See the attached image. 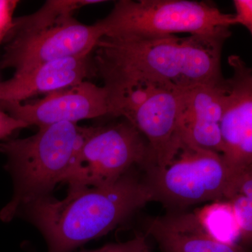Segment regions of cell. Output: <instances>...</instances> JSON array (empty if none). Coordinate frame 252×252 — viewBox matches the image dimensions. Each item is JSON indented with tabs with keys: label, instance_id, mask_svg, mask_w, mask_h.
<instances>
[{
	"label": "cell",
	"instance_id": "cell-13",
	"mask_svg": "<svg viewBox=\"0 0 252 252\" xmlns=\"http://www.w3.org/2000/svg\"><path fill=\"white\" fill-rule=\"evenodd\" d=\"M147 231L162 252H248L238 244L214 238L195 213L172 212L147 222Z\"/></svg>",
	"mask_w": 252,
	"mask_h": 252
},
{
	"label": "cell",
	"instance_id": "cell-22",
	"mask_svg": "<svg viewBox=\"0 0 252 252\" xmlns=\"http://www.w3.org/2000/svg\"><path fill=\"white\" fill-rule=\"evenodd\" d=\"M142 252H151L150 250H149V247H147V248L145 249V250H144Z\"/></svg>",
	"mask_w": 252,
	"mask_h": 252
},
{
	"label": "cell",
	"instance_id": "cell-20",
	"mask_svg": "<svg viewBox=\"0 0 252 252\" xmlns=\"http://www.w3.org/2000/svg\"><path fill=\"white\" fill-rule=\"evenodd\" d=\"M236 14L233 18L234 26L240 24L252 32V0H234L233 1Z\"/></svg>",
	"mask_w": 252,
	"mask_h": 252
},
{
	"label": "cell",
	"instance_id": "cell-2",
	"mask_svg": "<svg viewBox=\"0 0 252 252\" xmlns=\"http://www.w3.org/2000/svg\"><path fill=\"white\" fill-rule=\"evenodd\" d=\"M152 200L146 182L126 173L110 185L69 188L61 200L46 197L26 208L49 252H71L107 234Z\"/></svg>",
	"mask_w": 252,
	"mask_h": 252
},
{
	"label": "cell",
	"instance_id": "cell-5",
	"mask_svg": "<svg viewBox=\"0 0 252 252\" xmlns=\"http://www.w3.org/2000/svg\"><path fill=\"white\" fill-rule=\"evenodd\" d=\"M152 167L147 140L127 121L88 127L84 142L62 183L68 188L110 185L132 166Z\"/></svg>",
	"mask_w": 252,
	"mask_h": 252
},
{
	"label": "cell",
	"instance_id": "cell-14",
	"mask_svg": "<svg viewBox=\"0 0 252 252\" xmlns=\"http://www.w3.org/2000/svg\"><path fill=\"white\" fill-rule=\"evenodd\" d=\"M104 1L102 0H49L34 14L14 18L11 31H23L49 26L63 18L72 16L73 13L81 7Z\"/></svg>",
	"mask_w": 252,
	"mask_h": 252
},
{
	"label": "cell",
	"instance_id": "cell-4",
	"mask_svg": "<svg viewBox=\"0 0 252 252\" xmlns=\"http://www.w3.org/2000/svg\"><path fill=\"white\" fill-rule=\"evenodd\" d=\"M233 18L207 1L120 0L95 23L107 37H158L175 33L215 34L234 26Z\"/></svg>",
	"mask_w": 252,
	"mask_h": 252
},
{
	"label": "cell",
	"instance_id": "cell-16",
	"mask_svg": "<svg viewBox=\"0 0 252 252\" xmlns=\"http://www.w3.org/2000/svg\"><path fill=\"white\" fill-rule=\"evenodd\" d=\"M238 224L240 239L250 244L252 237V199L243 195H235L228 199Z\"/></svg>",
	"mask_w": 252,
	"mask_h": 252
},
{
	"label": "cell",
	"instance_id": "cell-6",
	"mask_svg": "<svg viewBox=\"0 0 252 252\" xmlns=\"http://www.w3.org/2000/svg\"><path fill=\"white\" fill-rule=\"evenodd\" d=\"M147 171L153 200L176 208L221 201L233 173L220 154L182 141L165 166Z\"/></svg>",
	"mask_w": 252,
	"mask_h": 252
},
{
	"label": "cell",
	"instance_id": "cell-18",
	"mask_svg": "<svg viewBox=\"0 0 252 252\" xmlns=\"http://www.w3.org/2000/svg\"><path fill=\"white\" fill-rule=\"evenodd\" d=\"M147 247L145 238L137 235L124 243H109L97 250L81 252H142Z\"/></svg>",
	"mask_w": 252,
	"mask_h": 252
},
{
	"label": "cell",
	"instance_id": "cell-1",
	"mask_svg": "<svg viewBox=\"0 0 252 252\" xmlns=\"http://www.w3.org/2000/svg\"><path fill=\"white\" fill-rule=\"evenodd\" d=\"M230 34L228 29L186 37L102 36L93 59L96 75L109 92L140 84L180 89L220 84L225 80L222 48Z\"/></svg>",
	"mask_w": 252,
	"mask_h": 252
},
{
	"label": "cell",
	"instance_id": "cell-10",
	"mask_svg": "<svg viewBox=\"0 0 252 252\" xmlns=\"http://www.w3.org/2000/svg\"><path fill=\"white\" fill-rule=\"evenodd\" d=\"M185 90L172 87L158 89L128 122L147 140L153 163L152 167L165 166L180 149V125Z\"/></svg>",
	"mask_w": 252,
	"mask_h": 252
},
{
	"label": "cell",
	"instance_id": "cell-7",
	"mask_svg": "<svg viewBox=\"0 0 252 252\" xmlns=\"http://www.w3.org/2000/svg\"><path fill=\"white\" fill-rule=\"evenodd\" d=\"M102 36L96 23L84 24L73 16L42 27L11 31L4 41L0 67L18 73L49 61L92 54Z\"/></svg>",
	"mask_w": 252,
	"mask_h": 252
},
{
	"label": "cell",
	"instance_id": "cell-11",
	"mask_svg": "<svg viewBox=\"0 0 252 252\" xmlns=\"http://www.w3.org/2000/svg\"><path fill=\"white\" fill-rule=\"evenodd\" d=\"M91 54L56 60L14 73L0 82V103H22L39 94L77 85L96 75Z\"/></svg>",
	"mask_w": 252,
	"mask_h": 252
},
{
	"label": "cell",
	"instance_id": "cell-3",
	"mask_svg": "<svg viewBox=\"0 0 252 252\" xmlns=\"http://www.w3.org/2000/svg\"><path fill=\"white\" fill-rule=\"evenodd\" d=\"M87 130L77 123H59L39 127L31 137L0 143L14 182V196L0 212L1 220L9 221L23 207L51 196L72 166Z\"/></svg>",
	"mask_w": 252,
	"mask_h": 252
},
{
	"label": "cell",
	"instance_id": "cell-9",
	"mask_svg": "<svg viewBox=\"0 0 252 252\" xmlns=\"http://www.w3.org/2000/svg\"><path fill=\"white\" fill-rule=\"evenodd\" d=\"M0 108L28 126L38 127L63 122L78 124L112 113L107 88L87 81L31 103H0Z\"/></svg>",
	"mask_w": 252,
	"mask_h": 252
},
{
	"label": "cell",
	"instance_id": "cell-15",
	"mask_svg": "<svg viewBox=\"0 0 252 252\" xmlns=\"http://www.w3.org/2000/svg\"><path fill=\"white\" fill-rule=\"evenodd\" d=\"M200 223L214 238L228 244L240 239L238 224L229 202L217 201L195 212Z\"/></svg>",
	"mask_w": 252,
	"mask_h": 252
},
{
	"label": "cell",
	"instance_id": "cell-8",
	"mask_svg": "<svg viewBox=\"0 0 252 252\" xmlns=\"http://www.w3.org/2000/svg\"><path fill=\"white\" fill-rule=\"evenodd\" d=\"M228 64L233 73L222 102L221 156L236 170L252 166V71L236 55L229 56Z\"/></svg>",
	"mask_w": 252,
	"mask_h": 252
},
{
	"label": "cell",
	"instance_id": "cell-12",
	"mask_svg": "<svg viewBox=\"0 0 252 252\" xmlns=\"http://www.w3.org/2000/svg\"><path fill=\"white\" fill-rule=\"evenodd\" d=\"M227 79L217 84H200L185 91L180 125L181 140L222 155L220 132L222 102Z\"/></svg>",
	"mask_w": 252,
	"mask_h": 252
},
{
	"label": "cell",
	"instance_id": "cell-17",
	"mask_svg": "<svg viewBox=\"0 0 252 252\" xmlns=\"http://www.w3.org/2000/svg\"><path fill=\"white\" fill-rule=\"evenodd\" d=\"M232 171L224 199L228 200L235 195H243L252 199V166Z\"/></svg>",
	"mask_w": 252,
	"mask_h": 252
},
{
	"label": "cell",
	"instance_id": "cell-21",
	"mask_svg": "<svg viewBox=\"0 0 252 252\" xmlns=\"http://www.w3.org/2000/svg\"><path fill=\"white\" fill-rule=\"evenodd\" d=\"M29 127L26 123L11 117L0 108V140H6L16 130Z\"/></svg>",
	"mask_w": 252,
	"mask_h": 252
},
{
	"label": "cell",
	"instance_id": "cell-19",
	"mask_svg": "<svg viewBox=\"0 0 252 252\" xmlns=\"http://www.w3.org/2000/svg\"><path fill=\"white\" fill-rule=\"evenodd\" d=\"M18 4V1L16 0H0V44L4 42L12 28Z\"/></svg>",
	"mask_w": 252,
	"mask_h": 252
}]
</instances>
